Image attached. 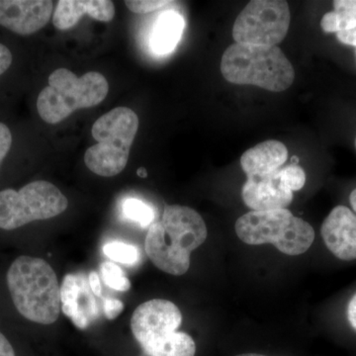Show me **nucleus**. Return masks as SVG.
I'll use <instances>...</instances> for the list:
<instances>
[{
  "label": "nucleus",
  "mask_w": 356,
  "mask_h": 356,
  "mask_svg": "<svg viewBox=\"0 0 356 356\" xmlns=\"http://www.w3.org/2000/svg\"><path fill=\"white\" fill-rule=\"evenodd\" d=\"M207 238L200 214L181 205H166L161 221L147 231L145 250L154 266L172 275H182L191 266V255Z\"/></svg>",
  "instance_id": "f257e3e1"
},
{
  "label": "nucleus",
  "mask_w": 356,
  "mask_h": 356,
  "mask_svg": "<svg viewBox=\"0 0 356 356\" xmlns=\"http://www.w3.org/2000/svg\"><path fill=\"white\" fill-rule=\"evenodd\" d=\"M7 285L14 306L27 320L41 325L57 322L60 288L50 264L39 257H17L7 273Z\"/></svg>",
  "instance_id": "f03ea898"
},
{
  "label": "nucleus",
  "mask_w": 356,
  "mask_h": 356,
  "mask_svg": "<svg viewBox=\"0 0 356 356\" xmlns=\"http://www.w3.org/2000/svg\"><path fill=\"white\" fill-rule=\"evenodd\" d=\"M221 72L229 83L273 92L286 90L295 79L291 63L277 46L231 44L222 55Z\"/></svg>",
  "instance_id": "7ed1b4c3"
},
{
  "label": "nucleus",
  "mask_w": 356,
  "mask_h": 356,
  "mask_svg": "<svg viewBox=\"0 0 356 356\" xmlns=\"http://www.w3.org/2000/svg\"><path fill=\"white\" fill-rule=\"evenodd\" d=\"M182 314L172 302L153 299L140 304L131 318L136 341L149 356H194L196 344L185 332H177Z\"/></svg>",
  "instance_id": "20e7f679"
},
{
  "label": "nucleus",
  "mask_w": 356,
  "mask_h": 356,
  "mask_svg": "<svg viewBox=\"0 0 356 356\" xmlns=\"http://www.w3.org/2000/svg\"><path fill=\"white\" fill-rule=\"evenodd\" d=\"M48 83L37 99L40 117L48 124L60 123L76 110L97 106L109 92L108 81L96 72L77 76L60 67L51 72Z\"/></svg>",
  "instance_id": "39448f33"
},
{
  "label": "nucleus",
  "mask_w": 356,
  "mask_h": 356,
  "mask_svg": "<svg viewBox=\"0 0 356 356\" xmlns=\"http://www.w3.org/2000/svg\"><path fill=\"white\" fill-rule=\"evenodd\" d=\"M138 129L139 118L128 107H116L99 117L91 131L97 144L84 154L88 170L103 177H113L123 172Z\"/></svg>",
  "instance_id": "423d86ee"
},
{
  "label": "nucleus",
  "mask_w": 356,
  "mask_h": 356,
  "mask_svg": "<svg viewBox=\"0 0 356 356\" xmlns=\"http://www.w3.org/2000/svg\"><path fill=\"white\" fill-rule=\"evenodd\" d=\"M235 229L247 245L271 243L288 255L305 254L315 240L313 227L287 209L250 211L236 220Z\"/></svg>",
  "instance_id": "0eeeda50"
},
{
  "label": "nucleus",
  "mask_w": 356,
  "mask_h": 356,
  "mask_svg": "<svg viewBox=\"0 0 356 356\" xmlns=\"http://www.w3.org/2000/svg\"><path fill=\"white\" fill-rule=\"evenodd\" d=\"M69 200L55 185L36 180L19 191H0V229L11 231L34 221L51 219L64 213Z\"/></svg>",
  "instance_id": "6e6552de"
},
{
  "label": "nucleus",
  "mask_w": 356,
  "mask_h": 356,
  "mask_svg": "<svg viewBox=\"0 0 356 356\" xmlns=\"http://www.w3.org/2000/svg\"><path fill=\"white\" fill-rule=\"evenodd\" d=\"M291 14L282 0H252L238 14L233 28L236 44L277 46L289 29Z\"/></svg>",
  "instance_id": "1a4fd4ad"
},
{
  "label": "nucleus",
  "mask_w": 356,
  "mask_h": 356,
  "mask_svg": "<svg viewBox=\"0 0 356 356\" xmlns=\"http://www.w3.org/2000/svg\"><path fill=\"white\" fill-rule=\"evenodd\" d=\"M53 10L51 0H0V25L28 36L48 24Z\"/></svg>",
  "instance_id": "9d476101"
},
{
  "label": "nucleus",
  "mask_w": 356,
  "mask_h": 356,
  "mask_svg": "<svg viewBox=\"0 0 356 356\" xmlns=\"http://www.w3.org/2000/svg\"><path fill=\"white\" fill-rule=\"evenodd\" d=\"M60 305L76 327L86 330L98 317V306L84 273H69L60 287Z\"/></svg>",
  "instance_id": "9b49d317"
},
{
  "label": "nucleus",
  "mask_w": 356,
  "mask_h": 356,
  "mask_svg": "<svg viewBox=\"0 0 356 356\" xmlns=\"http://www.w3.org/2000/svg\"><path fill=\"white\" fill-rule=\"evenodd\" d=\"M321 234L325 247L337 259H356V215L350 208L334 207L323 222Z\"/></svg>",
  "instance_id": "f8f14e48"
},
{
  "label": "nucleus",
  "mask_w": 356,
  "mask_h": 356,
  "mask_svg": "<svg viewBox=\"0 0 356 356\" xmlns=\"http://www.w3.org/2000/svg\"><path fill=\"white\" fill-rule=\"evenodd\" d=\"M280 170L267 177L248 178L243 186L242 197L250 209H286L291 204L293 192L281 184Z\"/></svg>",
  "instance_id": "ddd939ff"
},
{
  "label": "nucleus",
  "mask_w": 356,
  "mask_h": 356,
  "mask_svg": "<svg viewBox=\"0 0 356 356\" xmlns=\"http://www.w3.org/2000/svg\"><path fill=\"white\" fill-rule=\"evenodd\" d=\"M99 22H110L115 16L113 1L110 0H60L54 13L53 24L58 30H69L83 15Z\"/></svg>",
  "instance_id": "4468645a"
},
{
  "label": "nucleus",
  "mask_w": 356,
  "mask_h": 356,
  "mask_svg": "<svg viewBox=\"0 0 356 356\" xmlns=\"http://www.w3.org/2000/svg\"><path fill=\"white\" fill-rule=\"evenodd\" d=\"M287 159L285 145L280 140H268L243 153L241 165L248 178L264 177L280 170Z\"/></svg>",
  "instance_id": "2eb2a0df"
},
{
  "label": "nucleus",
  "mask_w": 356,
  "mask_h": 356,
  "mask_svg": "<svg viewBox=\"0 0 356 356\" xmlns=\"http://www.w3.org/2000/svg\"><path fill=\"white\" fill-rule=\"evenodd\" d=\"M184 29V17L177 11H165L159 15L152 33V48L159 55L175 50Z\"/></svg>",
  "instance_id": "dca6fc26"
},
{
  "label": "nucleus",
  "mask_w": 356,
  "mask_h": 356,
  "mask_svg": "<svg viewBox=\"0 0 356 356\" xmlns=\"http://www.w3.org/2000/svg\"><path fill=\"white\" fill-rule=\"evenodd\" d=\"M334 11L325 13L321 27L325 33L348 31L356 28V0H336Z\"/></svg>",
  "instance_id": "f3484780"
},
{
  "label": "nucleus",
  "mask_w": 356,
  "mask_h": 356,
  "mask_svg": "<svg viewBox=\"0 0 356 356\" xmlns=\"http://www.w3.org/2000/svg\"><path fill=\"white\" fill-rule=\"evenodd\" d=\"M123 212L129 220L139 222L143 228H147L154 222V210L149 205L138 199H127L123 204Z\"/></svg>",
  "instance_id": "a211bd4d"
},
{
  "label": "nucleus",
  "mask_w": 356,
  "mask_h": 356,
  "mask_svg": "<svg viewBox=\"0 0 356 356\" xmlns=\"http://www.w3.org/2000/svg\"><path fill=\"white\" fill-rule=\"evenodd\" d=\"M100 271H102V280L107 286L117 291L125 292L130 290V280H128L120 266L112 262H103L100 266Z\"/></svg>",
  "instance_id": "6ab92c4d"
},
{
  "label": "nucleus",
  "mask_w": 356,
  "mask_h": 356,
  "mask_svg": "<svg viewBox=\"0 0 356 356\" xmlns=\"http://www.w3.org/2000/svg\"><path fill=\"white\" fill-rule=\"evenodd\" d=\"M103 252L113 261L124 264H134L139 257V252L136 247L121 242L106 243L103 247Z\"/></svg>",
  "instance_id": "aec40b11"
},
{
  "label": "nucleus",
  "mask_w": 356,
  "mask_h": 356,
  "mask_svg": "<svg viewBox=\"0 0 356 356\" xmlns=\"http://www.w3.org/2000/svg\"><path fill=\"white\" fill-rule=\"evenodd\" d=\"M280 182L290 191H298L306 184V173L298 165H289L281 168L280 170Z\"/></svg>",
  "instance_id": "412c9836"
},
{
  "label": "nucleus",
  "mask_w": 356,
  "mask_h": 356,
  "mask_svg": "<svg viewBox=\"0 0 356 356\" xmlns=\"http://www.w3.org/2000/svg\"><path fill=\"white\" fill-rule=\"evenodd\" d=\"M172 3L168 0H127L126 6L134 13H149Z\"/></svg>",
  "instance_id": "4be33fe9"
},
{
  "label": "nucleus",
  "mask_w": 356,
  "mask_h": 356,
  "mask_svg": "<svg viewBox=\"0 0 356 356\" xmlns=\"http://www.w3.org/2000/svg\"><path fill=\"white\" fill-rule=\"evenodd\" d=\"M13 146V134L6 124L0 122V168Z\"/></svg>",
  "instance_id": "5701e85b"
},
{
  "label": "nucleus",
  "mask_w": 356,
  "mask_h": 356,
  "mask_svg": "<svg viewBox=\"0 0 356 356\" xmlns=\"http://www.w3.org/2000/svg\"><path fill=\"white\" fill-rule=\"evenodd\" d=\"M104 315L109 320L118 317L124 310L123 302L118 299L106 298L104 300Z\"/></svg>",
  "instance_id": "b1692460"
},
{
  "label": "nucleus",
  "mask_w": 356,
  "mask_h": 356,
  "mask_svg": "<svg viewBox=\"0 0 356 356\" xmlns=\"http://www.w3.org/2000/svg\"><path fill=\"white\" fill-rule=\"evenodd\" d=\"M13 57L10 50L0 43V76L4 74L13 64Z\"/></svg>",
  "instance_id": "393cba45"
},
{
  "label": "nucleus",
  "mask_w": 356,
  "mask_h": 356,
  "mask_svg": "<svg viewBox=\"0 0 356 356\" xmlns=\"http://www.w3.org/2000/svg\"><path fill=\"white\" fill-rule=\"evenodd\" d=\"M89 284H90L91 290L95 293L96 297H102V282H100L99 276L98 274L92 271L88 275Z\"/></svg>",
  "instance_id": "a878e982"
},
{
  "label": "nucleus",
  "mask_w": 356,
  "mask_h": 356,
  "mask_svg": "<svg viewBox=\"0 0 356 356\" xmlns=\"http://www.w3.org/2000/svg\"><path fill=\"white\" fill-rule=\"evenodd\" d=\"M0 356H15L13 346L1 332H0Z\"/></svg>",
  "instance_id": "bb28decb"
},
{
  "label": "nucleus",
  "mask_w": 356,
  "mask_h": 356,
  "mask_svg": "<svg viewBox=\"0 0 356 356\" xmlns=\"http://www.w3.org/2000/svg\"><path fill=\"white\" fill-rule=\"evenodd\" d=\"M348 318L351 327L356 331V294L351 298L348 306Z\"/></svg>",
  "instance_id": "cd10ccee"
},
{
  "label": "nucleus",
  "mask_w": 356,
  "mask_h": 356,
  "mask_svg": "<svg viewBox=\"0 0 356 356\" xmlns=\"http://www.w3.org/2000/svg\"><path fill=\"white\" fill-rule=\"evenodd\" d=\"M350 202L351 207H353V211L356 213V188L350 193Z\"/></svg>",
  "instance_id": "c85d7f7f"
},
{
  "label": "nucleus",
  "mask_w": 356,
  "mask_h": 356,
  "mask_svg": "<svg viewBox=\"0 0 356 356\" xmlns=\"http://www.w3.org/2000/svg\"><path fill=\"white\" fill-rule=\"evenodd\" d=\"M138 175H139L140 177L145 178L147 177V173L146 172V170L145 168H139L138 170Z\"/></svg>",
  "instance_id": "c756f323"
},
{
  "label": "nucleus",
  "mask_w": 356,
  "mask_h": 356,
  "mask_svg": "<svg viewBox=\"0 0 356 356\" xmlns=\"http://www.w3.org/2000/svg\"><path fill=\"white\" fill-rule=\"evenodd\" d=\"M236 356H266L264 355H257V353H245V355H240Z\"/></svg>",
  "instance_id": "7c9ffc66"
},
{
  "label": "nucleus",
  "mask_w": 356,
  "mask_h": 356,
  "mask_svg": "<svg viewBox=\"0 0 356 356\" xmlns=\"http://www.w3.org/2000/svg\"><path fill=\"white\" fill-rule=\"evenodd\" d=\"M355 149H356V138H355Z\"/></svg>",
  "instance_id": "2f4dec72"
},
{
  "label": "nucleus",
  "mask_w": 356,
  "mask_h": 356,
  "mask_svg": "<svg viewBox=\"0 0 356 356\" xmlns=\"http://www.w3.org/2000/svg\"><path fill=\"white\" fill-rule=\"evenodd\" d=\"M355 56H356V51H355Z\"/></svg>",
  "instance_id": "473e14b6"
}]
</instances>
